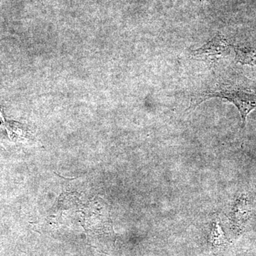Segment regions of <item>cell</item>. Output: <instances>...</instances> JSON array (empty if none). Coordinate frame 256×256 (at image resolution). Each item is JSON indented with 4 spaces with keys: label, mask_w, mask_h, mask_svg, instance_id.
<instances>
[{
    "label": "cell",
    "mask_w": 256,
    "mask_h": 256,
    "mask_svg": "<svg viewBox=\"0 0 256 256\" xmlns=\"http://www.w3.org/2000/svg\"><path fill=\"white\" fill-rule=\"evenodd\" d=\"M213 98L232 102L238 108L242 127H245L247 116L256 108V82L246 80L218 82L195 96L188 110L196 108L202 102Z\"/></svg>",
    "instance_id": "1"
},
{
    "label": "cell",
    "mask_w": 256,
    "mask_h": 256,
    "mask_svg": "<svg viewBox=\"0 0 256 256\" xmlns=\"http://www.w3.org/2000/svg\"><path fill=\"white\" fill-rule=\"evenodd\" d=\"M236 60L242 65L256 66V46H233Z\"/></svg>",
    "instance_id": "3"
},
{
    "label": "cell",
    "mask_w": 256,
    "mask_h": 256,
    "mask_svg": "<svg viewBox=\"0 0 256 256\" xmlns=\"http://www.w3.org/2000/svg\"><path fill=\"white\" fill-rule=\"evenodd\" d=\"M232 46L224 35L218 33L204 45L194 50L192 58L214 65L229 54Z\"/></svg>",
    "instance_id": "2"
}]
</instances>
